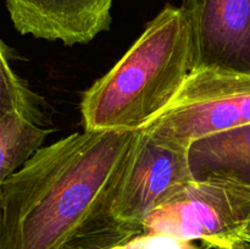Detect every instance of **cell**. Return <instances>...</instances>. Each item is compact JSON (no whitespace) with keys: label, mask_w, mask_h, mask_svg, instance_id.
<instances>
[{"label":"cell","mask_w":250,"mask_h":249,"mask_svg":"<svg viewBox=\"0 0 250 249\" xmlns=\"http://www.w3.org/2000/svg\"><path fill=\"white\" fill-rule=\"evenodd\" d=\"M138 134L84 129L34 151L2 186V249H60L112 216Z\"/></svg>","instance_id":"6da1fadb"},{"label":"cell","mask_w":250,"mask_h":249,"mask_svg":"<svg viewBox=\"0 0 250 249\" xmlns=\"http://www.w3.org/2000/svg\"><path fill=\"white\" fill-rule=\"evenodd\" d=\"M192 72L190 33L181 7L166 5L81 102L85 131H137L158 117Z\"/></svg>","instance_id":"7a4b0ae2"},{"label":"cell","mask_w":250,"mask_h":249,"mask_svg":"<svg viewBox=\"0 0 250 249\" xmlns=\"http://www.w3.org/2000/svg\"><path fill=\"white\" fill-rule=\"evenodd\" d=\"M250 224V185L229 176L193 180L154 210L142 228L144 234H166L200 241L207 248H229L244 241Z\"/></svg>","instance_id":"3957f363"},{"label":"cell","mask_w":250,"mask_h":249,"mask_svg":"<svg viewBox=\"0 0 250 249\" xmlns=\"http://www.w3.org/2000/svg\"><path fill=\"white\" fill-rule=\"evenodd\" d=\"M250 124V75L192 71L173 102L143 131L160 143L189 149L204 137Z\"/></svg>","instance_id":"277c9868"},{"label":"cell","mask_w":250,"mask_h":249,"mask_svg":"<svg viewBox=\"0 0 250 249\" xmlns=\"http://www.w3.org/2000/svg\"><path fill=\"white\" fill-rule=\"evenodd\" d=\"M193 180L187 149L160 143L141 128L133 158L112 205V215L142 228L154 210Z\"/></svg>","instance_id":"5b68a950"},{"label":"cell","mask_w":250,"mask_h":249,"mask_svg":"<svg viewBox=\"0 0 250 249\" xmlns=\"http://www.w3.org/2000/svg\"><path fill=\"white\" fill-rule=\"evenodd\" d=\"M192 71L250 75V0H183Z\"/></svg>","instance_id":"8992f818"},{"label":"cell","mask_w":250,"mask_h":249,"mask_svg":"<svg viewBox=\"0 0 250 249\" xmlns=\"http://www.w3.org/2000/svg\"><path fill=\"white\" fill-rule=\"evenodd\" d=\"M10 19L21 34L87 44L109 29L114 0H5Z\"/></svg>","instance_id":"52a82bcc"},{"label":"cell","mask_w":250,"mask_h":249,"mask_svg":"<svg viewBox=\"0 0 250 249\" xmlns=\"http://www.w3.org/2000/svg\"><path fill=\"white\" fill-rule=\"evenodd\" d=\"M188 159L195 180L222 175L250 185V124L193 142Z\"/></svg>","instance_id":"ba28073f"},{"label":"cell","mask_w":250,"mask_h":249,"mask_svg":"<svg viewBox=\"0 0 250 249\" xmlns=\"http://www.w3.org/2000/svg\"><path fill=\"white\" fill-rule=\"evenodd\" d=\"M49 129L17 114L0 120V197L5 181L16 172L36 150L43 146ZM0 249H2L0 214Z\"/></svg>","instance_id":"9c48e42d"},{"label":"cell","mask_w":250,"mask_h":249,"mask_svg":"<svg viewBox=\"0 0 250 249\" xmlns=\"http://www.w3.org/2000/svg\"><path fill=\"white\" fill-rule=\"evenodd\" d=\"M10 59V49L0 39V120L17 114L41 126L44 120L43 100L15 72Z\"/></svg>","instance_id":"30bf717a"},{"label":"cell","mask_w":250,"mask_h":249,"mask_svg":"<svg viewBox=\"0 0 250 249\" xmlns=\"http://www.w3.org/2000/svg\"><path fill=\"white\" fill-rule=\"evenodd\" d=\"M143 229L120 221L114 215L83 229L60 249H120Z\"/></svg>","instance_id":"8fae6325"},{"label":"cell","mask_w":250,"mask_h":249,"mask_svg":"<svg viewBox=\"0 0 250 249\" xmlns=\"http://www.w3.org/2000/svg\"><path fill=\"white\" fill-rule=\"evenodd\" d=\"M120 249H202L193 242L166 234H139Z\"/></svg>","instance_id":"7c38bea8"},{"label":"cell","mask_w":250,"mask_h":249,"mask_svg":"<svg viewBox=\"0 0 250 249\" xmlns=\"http://www.w3.org/2000/svg\"><path fill=\"white\" fill-rule=\"evenodd\" d=\"M205 249H250V242L248 241H239L234 243L233 246L229 248H205Z\"/></svg>","instance_id":"4fadbf2b"},{"label":"cell","mask_w":250,"mask_h":249,"mask_svg":"<svg viewBox=\"0 0 250 249\" xmlns=\"http://www.w3.org/2000/svg\"><path fill=\"white\" fill-rule=\"evenodd\" d=\"M244 241H248V242H250V224H249L248 228H247L246 233H244Z\"/></svg>","instance_id":"5bb4252c"}]
</instances>
